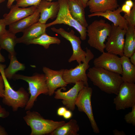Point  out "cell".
Here are the masks:
<instances>
[{
    "label": "cell",
    "mask_w": 135,
    "mask_h": 135,
    "mask_svg": "<svg viewBox=\"0 0 135 135\" xmlns=\"http://www.w3.org/2000/svg\"><path fill=\"white\" fill-rule=\"evenodd\" d=\"M72 116V113L70 110H67L64 114L63 116L66 119H68L71 118Z\"/></svg>",
    "instance_id": "d590c367"
},
{
    "label": "cell",
    "mask_w": 135,
    "mask_h": 135,
    "mask_svg": "<svg viewBox=\"0 0 135 135\" xmlns=\"http://www.w3.org/2000/svg\"><path fill=\"white\" fill-rule=\"evenodd\" d=\"M79 126L77 121L71 119L59 126L50 134V135H78Z\"/></svg>",
    "instance_id": "cb8c5ba5"
},
{
    "label": "cell",
    "mask_w": 135,
    "mask_h": 135,
    "mask_svg": "<svg viewBox=\"0 0 135 135\" xmlns=\"http://www.w3.org/2000/svg\"><path fill=\"white\" fill-rule=\"evenodd\" d=\"M92 93V89L91 87L84 86L78 94L75 105L80 112H84L86 115L93 132L98 134L100 130L94 118L91 104Z\"/></svg>",
    "instance_id": "ba28073f"
},
{
    "label": "cell",
    "mask_w": 135,
    "mask_h": 135,
    "mask_svg": "<svg viewBox=\"0 0 135 135\" xmlns=\"http://www.w3.org/2000/svg\"><path fill=\"white\" fill-rule=\"evenodd\" d=\"M113 103L117 110L132 108L135 105V84L123 82L114 99Z\"/></svg>",
    "instance_id": "9c48e42d"
},
{
    "label": "cell",
    "mask_w": 135,
    "mask_h": 135,
    "mask_svg": "<svg viewBox=\"0 0 135 135\" xmlns=\"http://www.w3.org/2000/svg\"><path fill=\"white\" fill-rule=\"evenodd\" d=\"M130 60L131 63L135 66V52L130 56Z\"/></svg>",
    "instance_id": "60d3db41"
},
{
    "label": "cell",
    "mask_w": 135,
    "mask_h": 135,
    "mask_svg": "<svg viewBox=\"0 0 135 135\" xmlns=\"http://www.w3.org/2000/svg\"><path fill=\"white\" fill-rule=\"evenodd\" d=\"M9 114V112L0 104V118H6L8 117Z\"/></svg>",
    "instance_id": "1f68e13d"
},
{
    "label": "cell",
    "mask_w": 135,
    "mask_h": 135,
    "mask_svg": "<svg viewBox=\"0 0 135 135\" xmlns=\"http://www.w3.org/2000/svg\"><path fill=\"white\" fill-rule=\"evenodd\" d=\"M6 24L3 18L0 19V35L6 33L7 30L6 29Z\"/></svg>",
    "instance_id": "4dcf8cb0"
},
{
    "label": "cell",
    "mask_w": 135,
    "mask_h": 135,
    "mask_svg": "<svg viewBox=\"0 0 135 135\" xmlns=\"http://www.w3.org/2000/svg\"><path fill=\"white\" fill-rule=\"evenodd\" d=\"M6 66V65L0 63V72L4 84L2 102L4 104L11 107L12 111L15 112L19 108H25L29 100L30 94L22 87L17 91L12 87L4 74V71Z\"/></svg>",
    "instance_id": "7a4b0ae2"
},
{
    "label": "cell",
    "mask_w": 135,
    "mask_h": 135,
    "mask_svg": "<svg viewBox=\"0 0 135 135\" xmlns=\"http://www.w3.org/2000/svg\"><path fill=\"white\" fill-rule=\"evenodd\" d=\"M42 0H16V5L22 8L30 6H38Z\"/></svg>",
    "instance_id": "83f0119b"
},
{
    "label": "cell",
    "mask_w": 135,
    "mask_h": 135,
    "mask_svg": "<svg viewBox=\"0 0 135 135\" xmlns=\"http://www.w3.org/2000/svg\"><path fill=\"white\" fill-rule=\"evenodd\" d=\"M42 70L44 74L48 94L50 96H52L58 88L66 87L68 84L62 77L64 69L54 70L44 66Z\"/></svg>",
    "instance_id": "5bb4252c"
},
{
    "label": "cell",
    "mask_w": 135,
    "mask_h": 135,
    "mask_svg": "<svg viewBox=\"0 0 135 135\" xmlns=\"http://www.w3.org/2000/svg\"><path fill=\"white\" fill-rule=\"evenodd\" d=\"M38 6H32L28 8H21L12 5L8 14L3 15V18L7 25L10 24L33 14L37 9Z\"/></svg>",
    "instance_id": "9a60e30c"
},
{
    "label": "cell",
    "mask_w": 135,
    "mask_h": 135,
    "mask_svg": "<svg viewBox=\"0 0 135 135\" xmlns=\"http://www.w3.org/2000/svg\"><path fill=\"white\" fill-rule=\"evenodd\" d=\"M112 26L111 31L105 44V49L107 52L122 56L124 55L123 50L126 30L113 24Z\"/></svg>",
    "instance_id": "8fae6325"
},
{
    "label": "cell",
    "mask_w": 135,
    "mask_h": 135,
    "mask_svg": "<svg viewBox=\"0 0 135 135\" xmlns=\"http://www.w3.org/2000/svg\"><path fill=\"white\" fill-rule=\"evenodd\" d=\"M46 24L39 22L34 24L24 31L22 36L17 38V43H22L28 45L30 42L46 32Z\"/></svg>",
    "instance_id": "ac0fdd59"
},
{
    "label": "cell",
    "mask_w": 135,
    "mask_h": 135,
    "mask_svg": "<svg viewBox=\"0 0 135 135\" xmlns=\"http://www.w3.org/2000/svg\"><path fill=\"white\" fill-rule=\"evenodd\" d=\"M87 75L94 85L108 94L116 95L123 82L120 74L94 66L88 69Z\"/></svg>",
    "instance_id": "6da1fadb"
},
{
    "label": "cell",
    "mask_w": 135,
    "mask_h": 135,
    "mask_svg": "<svg viewBox=\"0 0 135 135\" xmlns=\"http://www.w3.org/2000/svg\"><path fill=\"white\" fill-rule=\"evenodd\" d=\"M60 8L56 19L52 22L46 24L48 27L57 24H64L72 27L80 34V38L82 40L86 39V28L82 26L72 16L68 8V0H58Z\"/></svg>",
    "instance_id": "8992f818"
},
{
    "label": "cell",
    "mask_w": 135,
    "mask_h": 135,
    "mask_svg": "<svg viewBox=\"0 0 135 135\" xmlns=\"http://www.w3.org/2000/svg\"><path fill=\"white\" fill-rule=\"evenodd\" d=\"M86 49V55L84 62L78 64L74 68L64 69L62 77L68 84H75L76 82L82 81L85 86H88V78L86 71L90 66L89 62L94 58V56L90 50L87 47Z\"/></svg>",
    "instance_id": "52a82bcc"
},
{
    "label": "cell",
    "mask_w": 135,
    "mask_h": 135,
    "mask_svg": "<svg viewBox=\"0 0 135 135\" xmlns=\"http://www.w3.org/2000/svg\"><path fill=\"white\" fill-rule=\"evenodd\" d=\"M8 133L5 128L1 126L0 125V135H8Z\"/></svg>",
    "instance_id": "f35d334b"
},
{
    "label": "cell",
    "mask_w": 135,
    "mask_h": 135,
    "mask_svg": "<svg viewBox=\"0 0 135 135\" xmlns=\"http://www.w3.org/2000/svg\"><path fill=\"white\" fill-rule=\"evenodd\" d=\"M74 86L68 91L62 92V88L54 92V98L62 99V102L66 108L73 111L75 108V102L80 91L85 86L84 83L80 81L76 82Z\"/></svg>",
    "instance_id": "4fadbf2b"
},
{
    "label": "cell",
    "mask_w": 135,
    "mask_h": 135,
    "mask_svg": "<svg viewBox=\"0 0 135 135\" xmlns=\"http://www.w3.org/2000/svg\"><path fill=\"white\" fill-rule=\"evenodd\" d=\"M132 8L125 4H123L121 7L122 12H124L127 15H129L130 14Z\"/></svg>",
    "instance_id": "836d02e7"
},
{
    "label": "cell",
    "mask_w": 135,
    "mask_h": 135,
    "mask_svg": "<svg viewBox=\"0 0 135 135\" xmlns=\"http://www.w3.org/2000/svg\"><path fill=\"white\" fill-rule=\"evenodd\" d=\"M15 34L8 30L6 33L0 35V46L2 49L8 52L9 55L16 54L14 48L17 44V38Z\"/></svg>",
    "instance_id": "d4e9b609"
},
{
    "label": "cell",
    "mask_w": 135,
    "mask_h": 135,
    "mask_svg": "<svg viewBox=\"0 0 135 135\" xmlns=\"http://www.w3.org/2000/svg\"><path fill=\"white\" fill-rule=\"evenodd\" d=\"M16 0H8L7 4V7L8 8L10 9L11 6L13 5V3Z\"/></svg>",
    "instance_id": "b9f144b4"
},
{
    "label": "cell",
    "mask_w": 135,
    "mask_h": 135,
    "mask_svg": "<svg viewBox=\"0 0 135 135\" xmlns=\"http://www.w3.org/2000/svg\"><path fill=\"white\" fill-rule=\"evenodd\" d=\"M23 119L31 129L30 135L50 134L66 122L64 121H55L44 119L38 112L30 110H26Z\"/></svg>",
    "instance_id": "3957f363"
},
{
    "label": "cell",
    "mask_w": 135,
    "mask_h": 135,
    "mask_svg": "<svg viewBox=\"0 0 135 135\" xmlns=\"http://www.w3.org/2000/svg\"><path fill=\"white\" fill-rule=\"evenodd\" d=\"M40 16L38 22L46 24L49 19L53 20L56 18L60 8L58 1L52 2L42 0L38 6Z\"/></svg>",
    "instance_id": "2e32d148"
},
{
    "label": "cell",
    "mask_w": 135,
    "mask_h": 135,
    "mask_svg": "<svg viewBox=\"0 0 135 135\" xmlns=\"http://www.w3.org/2000/svg\"><path fill=\"white\" fill-rule=\"evenodd\" d=\"M4 92V80L2 76L0 75V98H2Z\"/></svg>",
    "instance_id": "d6a6232c"
},
{
    "label": "cell",
    "mask_w": 135,
    "mask_h": 135,
    "mask_svg": "<svg viewBox=\"0 0 135 135\" xmlns=\"http://www.w3.org/2000/svg\"><path fill=\"white\" fill-rule=\"evenodd\" d=\"M113 132L114 135H126V134L123 131H119L117 129L113 130Z\"/></svg>",
    "instance_id": "74e56055"
},
{
    "label": "cell",
    "mask_w": 135,
    "mask_h": 135,
    "mask_svg": "<svg viewBox=\"0 0 135 135\" xmlns=\"http://www.w3.org/2000/svg\"><path fill=\"white\" fill-rule=\"evenodd\" d=\"M10 60L8 67L4 69V74L8 80L12 79L16 73L19 70H24L25 68L24 64L20 62L17 60L16 54L9 55Z\"/></svg>",
    "instance_id": "484cf974"
},
{
    "label": "cell",
    "mask_w": 135,
    "mask_h": 135,
    "mask_svg": "<svg viewBox=\"0 0 135 135\" xmlns=\"http://www.w3.org/2000/svg\"><path fill=\"white\" fill-rule=\"evenodd\" d=\"M85 9L86 7V4L89 0H76Z\"/></svg>",
    "instance_id": "8d00e7d4"
},
{
    "label": "cell",
    "mask_w": 135,
    "mask_h": 135,
    "mask_svg": "<svg viewBox=\"0 0 135 135\" xmlns=\"http://www.w3.org/2000/svg\"><path fill=\"white\" fill-rule=\"evenodd\" d=\"M134 5L131 10L130 14L127 15L124 14V17L127 21L128 26H135V0H133Z\"/></svg>",
    "instance_id": "f1b7e54d"
},
{
    "label": "cell",
    "mask_w": 135,
    "mask_h": 135,
    "mask_svg": "<svg viewBox=\"0 0 135 135\" xmlns=\"http://www.w3.org/2000/svg\"><path fill=\"white\" fill-rule=\"evenodd\" d=\"M5 0H0V4L4 2Z\"/></svg>",
    "instance_id": "ee69618b"
},
{
    "label": "cell",
    "mask_w": 135,
    "mask_h": 135,
    "mask_svg": "<svg viewBox=\"0 0 135 135\" xmlns=\"http://www.w3.org/2000/svg\"><path fill=\"white\" fill-rule=\"evenodd\" d=\"M125 4L132 8L134 6V2L132 0H127L126 1Z\"/></svg>",
    "instance_id": "ab89813d"
},
{
    "label": "cell",
    "mask_w": 135,
    "mask_h": 135,
    "mask_svg": "<svg viewBox=\"0 0 135 135\" xmlns=\"http://www.w3.org/2000/svg\"><path fill=\"white\" fill-rule=\"evenodd\" d=\"M132 110L130 112L126 114L124 119L126 122L128 124H132L135 126V105L132 107Z\"/></svg>",
    "instance_id": "f546056e"
},
{
    "label": "cell",
    "mask_w": 135,
    "mask_h": 135,
    "mask_svg": "<svg viewBox=\"0 0 135 135\" xmlns=\"http://www.w3.org/2000/svg\"><path fill=\"white\" fill-rule=\"evenodd\" d=\"M66 110V108L65 107H60L57 110V114L59 116H63Z\"/></svg>",
    "instance_id": "e575fe53"
},
{
    "label": "cell",
    "mask_w": 135,
    "mask_h": 135,
    "mask_svg": "<svg viewBox=\"0 0 135 135\" xmlns=\"http://www.w3.org/2000/svg\"><path fill=\"white\" fill-rule=\"evenodd\" d=\"M124 48V56L130 58L135 52V28L134 26H128L125 34Z\"/></svg>",
    "instance_id": "603a6c76"
},
{
    "label": "cell",
    "mask_w": 135,
    "mask_h": 135,
    "mask_svg": "<svg viewBox=\"0 0 135 135\" xmlns=\"http://www.w3.org/2000/svg\"><path fill=\"white\" fill-rule=\"evenodd\" d=\"M68 2L69 10L72 17L86 28L88 25L85 18L84 8L76 0H68Z\"/></svg>",
    "instance_id": "44dd1931"
},
{
    "label": "cell",
    "mask_w": 135,
    "mask_h": 135,
    "mask_svg": "<svg viewBox=\"0 0 135 135\" xmlns=\"http://www.w3.org/2000/svg\"><path fill=\"white\" fill-rule=\"evenodd\" d=\"M60 42V40L58 38L49 36L45 32L31 40L29 42V44H38L47 49L48 48L51 44H59Z\"/></svg>",
    "instance_id": "4316f807"
},
{
    "label": "cell",
    "mask_w": 135,
    "mask_h": 135,
    "mask_svg": "<svg viewBox=\"0 0 135 135\" xmlns=\"http://www.w3.org/2000/svg\"><path fill=\"white\" fill-rule=\"evenodd\" d=\"M93 63L94 66L122 74L120 58L116 54L104 52L94 59Z\"/></svg>",
    "instance_id": "7c38bea8"
},
{
    "label": "cell",
    "mask_w": 135,
    "mask_h": 135,
    "mask_svg": "<svg viewBox=\"0 0 135 135\" xmlns=\"http://www.w3.org/2000/svg\"><path fill=\"white\" fill-rule=\"evenodd\" d=\"M51 30L56 34H60L62 37L68 41L70 43L73 50L72 54L68 59L69 62L76 60L78 64L85 61L86 55V52L84 51L81 46V41L80 38L74 34L72 30L68 32L62 28H57L55 27L51 28Z\"/></svg>",
    "instance_id": "30bf717a"
},
{
    "label": "cell",
    "mask_w": 135,
    "mask_h": 135,
    "mask_svg": "<svg viewBox=\"0 0 135 135\" xmlns=\"http://www.w3.org/2000/svg\"><path fill=\"white\" fill-rule=\"evenodd\" d=\"M122 12L121 7H119L114 10H107L104 12L91 13L88 16L89 18L95 16L103 17L112 22L114 26L126 30L128 24L124 16L121 14Z\"/></svg>",
    "instance_id": "e0dca14e"
},
{
    "label": "cell",
    "mask_w": 135,
    "mask_h": 135,
    "mask_svg": "<svg viewBox=\"0 0 135 135\" xmlns=\"http://www.w3.org/2000/svg\"><path fill=\"white\" fill-rule=\"evenodd\" d=\"M12 79L22 80L28 83V93L30 96L25 108L26 110H30L33 108L34 102L40 95L48 94L44 74H38L30 76L15 74Z\"/></svg>",
    "instance_id": "5b68a950"
},
{
    "label": "cell",
    "mask_w": 135,
    "mask_h": 135,
    "mask_svg": "<svg viewBox=\"0 0 135 135\" xmlns=\"http://www.w3.org/2000/svg\"><path fill=\"white\" fill-rule=\"evenodd\" d=\"M47 1L49 2H51L52 0H46Z\"/></svg>",
    "instance_id": "f6af8a7d"
},
{
    "label": "cell",
    "mask_w": 135,
    "mask_h": 135,
    "mask_svg": "<svg viewBox=\"0 0 135 135\" xmlns=\"http://www.w3.org/2000/svg\"><path fill=\"white\" fill-rule=\"evenodd\" d=\"M2 49L0 46V63L5 62V59L4 57L1 54L0 50Z\"/></svg>",
    "instance_id": "7bdbcfd3"
},
{
    "label": "cell",
    "mask_w": 135,
    "mask_h": 135,
    "mask_svg": "<svg viewBox=\"0 0 135 135\" xmlns=\"http://www.w3.org/2000/svg\"><path fill=\"white\" fill-rule=\"evenodd\" d=\"M120 58L122 69L121 76L123 82L134 83L135 66L131 63L129 58L124 55Z\"/></svg>",
    "instance_id": "7402d4cb"
},
{
    "label": "cell",
    "mask_w": 135,
    "mask_h": 135,
    "mask_svg": "<svg viewBox=\"0 0 135 135\" xmlns=\"http://www.w3.org/2000/svg\"><path fill=\"white\" fill-rule=\"evenodd\" d=\"M91 13L114 10L119 7L117 0H89L86 4Z\"/></svg>",
    "instance_id": "ffe728a7"
},
{
    "label": "cell",
    "mask_w": 135,
    "mask_h": 135,
    "mask_svg": "<svg viewBox=\"0 0 135 135\" xmlns=\"http://www.w3.org/2000/svg\"><path fill=\"white\" fill-rule=\"evenodd\" d=\"M40 16V12L38 8L32 14L9 25L8 30L15 34L18 32H23L38 22Z\"/></svg>",
    "instance_id": "d6986e66"
},
{
    "label": "cell",
    "mask_w": 135,
    "mask_h": 135,
    "mask_svg": "<svg viewBox=\"0 0 135 135\" xmlns=\"http://www.w3.org/2000/svg\"><path fill=\"white\" fill-rule=\"evenodd\" d=\"M112 26L102 19L95 20L86 28L88 43L90 46L101 52H104L106 40L109 36Z\"/></svg>",
    "instance_id": "277c9868"
}]
</instances>
